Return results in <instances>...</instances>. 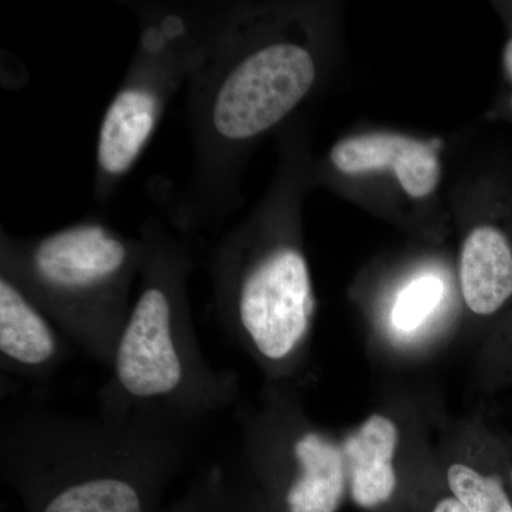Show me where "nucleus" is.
<instances>
[{"label": "nucleus", "mask_w": 512, "mask_h": 512, "mask_svg": "<svg viewBox=\"0 0 512 512\" xmlns=\"http://www.w3.org/2000/svg\"><path fill=\"white\" fill-rule=\"evenodd\" d=\"M315 60L305 47L274 43L228 74L215 96L212 123L227 140H249L285 119L311 92Z\"/></svg>", "instance_id": "nucleus-1"}, {"label": "nucleus", "mask_w": 512, "mask_h": 512, "mask_svg": "<svg viewBox=\"0 0 512 512\" xmlns=\"http://www.w3.org/2000/svg\"><path fill=\"white\" fill-rule=\"evenodd\" d=\"M239 319L262 356L284 360L308 332L311 275L301 252L275 249L258 262L239 293Z\"/></svg>", "instance_id": "nucleus-2"}, {"label": "nucleus", "mask_w": 512, "mask_h": 512, "mask_svg": "<svg viewBox=\"0 0 512 512\" xmlns=\"http://www.w3.org/2000/svg\"><path fill=\"white\" fill-rule=\"evenodd\" d=\"M116 373L126 392L141 399L174 392L183 380L170 301L161 289L138 298L117 348Z\"/></svg>", "instance_id": "nucleus-3"}, {"label": "nucleus", "mask_w": 512, "mask_h": 512, "mask_svg": "<svg viewBox=\"0 0 512 512\" xmlns=\"http://www.w3.org/2000/svg\"><path fill=\"white\" fill-rule=\"evenodd\" d=\"M127 249L100 225H79L45 239L35 252V268L47 285L82 291L113 278L126 264Z\"/></svg>", "instance_id": "nucleus-4"}, {"label": "nucleus", "mask_w": 512, "mask_h": 512, "mask_svg": "<svg viewBox=\"0 0 512 512\" xmlns=\"http://www.w3.org/2000/svg\"><path fill=\"white\" fill-rule=\"evenodd\" d=\"M333 167L357 175L389 170L413 198L429 197L441 178L436 150L426 141L396 133H369L345 138L330 151Z\"/></svg>", "instance_id": "nucleus-5"}, {"label": "nucleus", "mask_w": 512, "mask_h": 512, "mask_svg": "<svg viewBox=\"0 0 512 512\" xmlns=\"http://www.w3.org/2000/svg\"><path fill=\"white\" fill-rule=\"evenodd\" d=\"M399 427L384 414H372L342 444L353 503L376 510L392 500L397 488L394 467Z\"/></svg>", "instance_id": "nucleus-6"}, {"label": "nucleus", "mask_w": 512, "mask_h": 512, "mask_svg": "<svg viewBox=\"0 0 512 512\" xmlns=\"http://www.w3.org/2000/svg\"><path fill=\"white\" fill-rule=\"evenodd\" d=\"M461 293L471 312L490 316L500 311L512 296V248L500 229L483 225L461 248Z\"/></svg>", "instance_id": "nucleus-7"}, {"label": "nucleus", "mask_w": 512, "mask_h": 512, "mask_svg": "<svg viewBox=\"0 0 512 512\" xmlns=\"http://www.w3.org/2000/svg\"><path fill=\"white\" fill-rule=\"evenodd\" d=\"M293 453L301 471L286 493L288 511L338 512L349 490L342 446L318 431H306L296 440Z\"/></svg>", "instance_id": "nucleus-8"}, {"label": "nucleus", "mask_w": 512, "mask_h": 512, "mask_svg": "<svg viewBox=\"0 0 512 512\" xmlns=\"http://www.w3.org/2000/svg\"><path fill=\"white\" fill-rule=\"evenodd\" d=\"M156 96L141 87L117 94L106 111L99 133L97 160L106 173H124L140 156L156 127Z\"/></svg>", "instance_id": "nucleus-9"}, {"label": "nucleus", "mask_w": 512, "mask_h": 512, "mask_svg": "<svg viewBox=\"0 0 512 512\" xmlns=\"http://www.w3.org/2000/svg\"><path fill=\"white\" fill-rule=\"evenodd\" d=\"M0 350L22 365L46 363L56 339L43 316L8 279L0 281Z\"/></svg>", "instance_id": "nucleus-10"}, {"label": "nucleus", "mask_w": 512, "mask_h": 512, "mask_svg": "<svg viewBox=\"0 0 512 512\" xmlns=\"http://www.w3.org/2000/svg\"><path fill=\"white\" fill-rule=\"evenodd\" d=\"M136 488L120 478L101 477L70 485L43 512H141Z\"/></svg>", "instance_id": "nucleus-11"}, {"label": "nucleus", "mask_w": 512, "mask_h": 512, "mask_svg": "<svg viewBox=\"0 0 512 512\" xmlns=\"http://www.w3.org/2000/svg\"><path fill=\"white\" fill-rule=\"evenodd\" d=\"M446 480L451 495L470 512H512V503L498 478L477 468L454 463L447 468Z\"/></svg>", "instance_id": "nucleus-12"}, {"label": "nucleus", "mask_w": 512, "mask_h": 512, "mask_svg": "<svg viewBox=\"0 0 512 512\" xmlns=\"http://www.w3.org/2000/svg\"><path fill=\"white\" fill-rule=\"evenodd\" d=\"M444 295L443 282L436 276H423L406 286L393 306L394 328L414 332L439 306Z\"/></svg>", "instance_id": "nucleus-13"}, {"label": "nucleus", "mask_w": 512, "mask_h": 512, "mask_svg": "<svg viewBox=\"0 0 512 512\" xmlns=\"http://www.w3.org/2000/svg\"><path fill=\"white\" fill-rule=\"evenodd\" d=\"M431 512H470L467 510L466 505L460 503L454 495H446L440 498L436 504L431 508Z\"/></svg>", "instance_id": "nucleus-14"}, {"label": "nucleus", "mask_w": 512, "mask_h": 512, "mask_svg": "<svg viewBox=\"0 0 512 512\" xmlns=\"http://www.w3.org/2000/svg\"><path fill=\"white\" fill-rule=\"evenodd\" d=\"M504 63L505 69H507L508 74L512 77V39L508 42V45L505 46Z\"/></svg>", "instance_id": "nucleus-15"}, {"label": "nucleus", "mask_w": 512, "mask_h": 512, "mask_svg": "<svg viewBox=\"0 0 512 512\" xmlns=\"http://www.w3.org/2000/svg\"><path fill=\"white\" fill-rule=\"evenodd\" d=\"M511 481H512V471H511Z\"/></svg>", "instance_id": "nucleus-16"}]
</instances>
